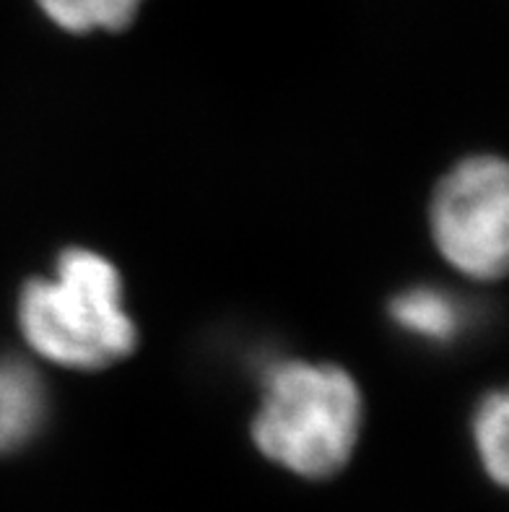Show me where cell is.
<instances>
[{"mask_svg": "<svg viewBox=\"0 0 509 512\" xmlns=\"http://www.w3.org/2000/svg\"><path fill=\"white\" fill-rule=\"evenodd\" d=\"M143 0H37L47 19L63 32L86 34L94 29L120 32L133 24Z\"/></svg>", "mask_w": 509, "mask_h": 512, "instance_id": "8992f818", "label": "cell"}, {"mask_svg": "<svg viewBox=\"0 0 509 512\" xmlns=\"http://www.w3.org/2000/svg\"><path fill=\"white\" fill-rule=\"evenodd\" d=\"M507 419L509 403L507 393L497 390L484 398L473 419V440H476L478 458L486 476L499 487L509 481V453H507Z\"/></svg>", "mask_w": 509, "mask_h": 512, "instance_id": "52a82bcc", "label": "cell"}, {"mask_svg": "<svg viewBox=\"0 0 509 512\" xmlns=\"http://www.w3.org/2000/svg\"><path fill=\"white\" fill-rule=\"evenodd\" d=\"M19 328L39 357L68 370H102L136 349V323L110 260L65 250L52 279H32L19 297Z\"/></svg>", "mask_w": 509, "mask_h": 512, "instance_id": "6da1fadb", "label": "cell"}, {"mask_svg": "<svg viewBox=\"0 0 509 512\" xmlns=\"http://www.w3.org/2000/svg\"><path fill=\"white\" fill-rule=\"evenodd\" d=\"M432 237L460 273L502 279L509 250V175L502 159L473 156L442 180L432 201Z\"/></svg>", "mask_w": 509, "mask_h": 512, "instance_id": "3957f363", "label": "cell"}, {"mask_svg": "<svg viewBox=\"0 0 509 512\" xmlns=\"http://www.w3.org/2000/svg\"><path fill=\"white\" fill-rule=\"evenodd\" d=\"M45 419L47 390L39 372L19 357H0V455L32 445Z\"/></svg>", "mask_w": 509, "mask_h": 512, "instance_id": "277c9868", "label": "cell"}, {"mask_svg": "<svg viewBox=\"0 0 509 512\" xmlns=\"http://www.w3.org/2000/svg\"><path fill=\"white\" fill-rule=\"evenodd\" d=\"M390 318L400 331L426 344H450L465 331V307L439 286H413L390 302Z\"/></svg>", "mask_w": 509, "mask_h": 512, "instance_id": "5b68a950", "label": "cell"}, {"mask_svg": "<svg viewBox=\"0 0 509 512\" xmlns=\"http://www.w3.org/2000/svg\"><path fill=\"white\" fill-rule=\"evenodd\" d=\"M364 403L354 377L333 364L278 362L263 377L252 440L276 466L302 479L341 474L354 458Z\"/></svg>", "mask_w": 509, "mask_h": 512, "instance_id": "7a4b0ae2", "label": "cell"}]
</instances>
